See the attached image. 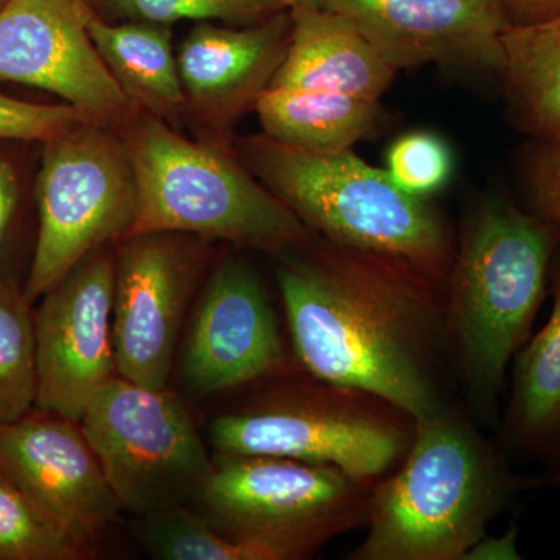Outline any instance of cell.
Here are the masks:
<instances>
[{
	"label": "cell",
	"mask_w": 560,
	"mask_h": 560,
	"mask_svg": "<svg viewBox=\"0 0 560 560\" xmlns=\"http://www.w3.org/2000/svg\"><path fill=\"white\" fill-rule=\"evenodd\" d=\"M280 265L294 353L308 374L366 390L412 419L447 404L445 285L418 265L323 238Z\"/></svg>",
	"instance_id": "6da1fadb"
},
{
	"label": "cell",
	"mask_w": 560,
	"mask_h": 560,
	"mask_svg": "<svg viewBox=\"0 0 560 560\" xmlns=\"http://www.w3.org/2000/svg\"><path fill=\"white\" fill-rule=\"evenodd\" d=\"M541 478L517 474L451 404L415 419L396 470L372 486L363 541L349 560H464L493 518Z\"/></svg>",
	"instance_id": "7a4b0ae2"
},
{
	"label": "cell",
	"mask_w": 560,
	"mask_h": 560,
	"mask_svg": "<svg viewBox=\"0 0 560 560\" xmlns=\"http://www.w3.org/2000/svg\"><path fill=\"white\" fill-rule=\"evenodd\" d=\"M559 243L548 221L501 198L482 202L464 224L445 285V340L451 370L482 418L499 410Z\"/></svg>",
	"instance_id": "3957f363"
},
{
	"label": "cell",
	"mask_w": 560,
	"mask_h": 560,
	"mask_svg": "<svg viewBox=\"0 0 560 560\" xmlns=\"http://www.w3.org/2000/svg\"><path fill=\"white\" fill-rule=\"evenodd\" d=\"M238 158L315 234L353 248L393 254L447 280L456 243L444 217L400 189L388 171L352 150L313 153L253 136Z\"/></svg>",
	"instance_id": "277c9868"
},
{
	"label": "cell",
	"mask_w": 560,
	"mask_h": 560,
	"mask_svg": "<svg viewBox=\"0 0 560 560\" xmlns=\"http://www.w3.org/2000/svg\"><path fill=\"white\" fill-rule=\"evenodd\" d=\"M119 128L138 186L135 219L121 241L172 232L282 253L311 238V230L230 151L191 142L150 114Z\"/></svg>",
	"instance_id": "5b68a950"
},
{
	"label": "cell",
	"mask_w": 560,
	"mask_h": 560,
	"mask_svg": "<svg viewBox=\"0 0 560 560\" xmlns=\"http://www.w3.org/2000/svg\"><path fill=\"white\" fill-rule=\"evenodd\" d=\"M415 419L366 390L315 377V386L289 399L221 416L212 442L224 456H275L337 467L375 482L410 448Z\"/></svg>",
	"instance_id": "8992f818"
},
{
	"label": "cell",
	"mask_w": 560,
	"mask_h": 560,
	"mask_svg": "<svg viewBox=\"0 0 560 560\" xmlns=\"http://www.w3.org/2000/svg\"><path fill=\"white\" fill-rule=\"evenodd\" d=\"M372 486L323 464L224 456L198 501L219 528L268 548L278 560H300L366 526Z\"/></svg>",
	"instance_id": "52a82bcc"
},
{
	"label": "cell",
	"mask_w": 560,
	"mask_h": 560,
	"mask_svg": "<svg viewBox=\"0 0 560 560\" xmlns=\"http://www.w3.org/2000/svg\"><path fill=\"white\" fill-rule=\"evenodd\" d=\"M36 198L38 241L24 289L31 304L131 226L138 186L120 131L88 121L47 140Z\"/></svg>",
	"instance_id": "ba28073f"
},
{
	"label": "cell",
	"mask_w": 560,
	"mask_h": 560,
	"mask_svg": "<svg viewBox=\"0 0 560 560\" xmlns=\"http://www.w3.org/2000/svg\"><path fill=\"white\" fill-rule=\"evenodd\" d=\"M121 510L149 517L200 499L215 470L183 404L110 378L80 420Z\"/></svg>",
	"instance_id": "9c48e42d"
},
{
	"label": "cell",
	"mask_w": 560,
	"mask_h": 560,
	"mask_svg": "<svg viewBox=\"0 0 560 560\" xmlns=\"http://www.w3.org/2000/svg\"><path fill=\"white\" fill-rule=\"evenodd\" d=\"M114 282L116 256L101 248L40 298L33 315L39 411L80 422L114 378Z\"/></svg>",
	"instance_id": "30bf717a"
},
{
	"label": "cell",
	"mask_w": 560,
	"mask_h": 560,
	"mask_svg": "<svg viewBox=\"0 0 560 560\" xmlns=\"http://www.w3.org/2000/svg\"><path fill=\"white\" fill-rule=\"evenodd\" d=\"M94 13L90 0H7L0 9V79L50 92L119 128L140 110L92 43Z\"/></svg>",
	"instance_id": "8fae6325"
},
{
	"label": "cell",
	"mask_w": 560,
	"mask_h": 560,
	"mask_svg": "<svg viewBox=\"0 0 560 560\" xmlns=\"http://www.w3.org/2000/svg\"><path fill=\"white\" fill-rule=\"evenodd\" d=\"M0 475L61 533L88 544L121 510L80 422L39 411L0 425Z\"/></svg>",
	"instance_id": "7c38bea8"
},
{
	"label": "cell",
	"mask_w": 560,
	"mask_h": 560,
	"mask_svg": "<svg viewBox=\"0 0 560 560\" xmlns=\"http://www.w3.org/2000/svg\"><path fill=\"white\" fill-rule=\"evenodd\" d=\"M198 257L172 232L125 238L116 254L117 372L151 389L167 386Z\"/></svg>",
	"instance_id": "4fadbf2b"
},
{
	"label": "cell",
	"mask_w": 560,
	"mask_h": 560,
	"mask_svg": "<svg viewBox=\"0 0 560 560\" xmlns=\"http://www.w3.org/2000/svg\"><path fill=\"white\" fill-rule=\"evenodd\" d=\"M394 70L436 65L495 72L503 68L501 0H326Z\"/></svg>",
	"instance_id": "5bb4252c"
},
{
	"label": "cell",
	"mask_w": 560,
	"mask_h": 560,
	"mask_svg": "<svg viewBox=\"0 0 560 560\" xmlns=\"http://www.w3.org/2000/svg\"><path fill=\"white\" fill-rule=\"evenodd\" d=\"M285 350L256 272L230 259L213 271L191 326L184 378L198 394L234 388L282 370Z\"/></svg>",
	"instance_id": "9a60e30c"
},
{
	"label": "cell",
	"mask_w": 560,
	"mask_h": 560,
	"mask_svg": "<svg viewBox=\"0 0 560 560\" xmlns=\"http://www.w3.org/2000/svg\"><path fill=\"white\" fill-rule=\"evenodd\" d=\"M291 11L249 25L200 22L180 43L178 69L186 105L215 124L256 105L289 49Z\"/></svg>",
	"instance_id": "2e32d148"
},
{
	"label": "cell",
	"mask_w": 560,
	"mask_h": 560,
	"mask_svg": "<svg viewBox=\"0 0 560 560\" xmlns=\"http://www.w3.org/2000/svg\"><path fill=\"white\" fill-rule=\"evenodd\" d=\"M285 58L268 88L330 91L378 102L397 70L346 18L324 9L290 10Z\"/></svg>",
	"instance_id": "e0dca14e"
},
{
	"label": "cell",
	"mask_w": 560,
	"mask_h": 560,
	"mask_svg": "<svg viewBox=\"0 0 560 560\" xmlns=\"http://www.w3.org/2000/svg\"><path fill=\"white\" fill-rule=\"evenodd\" d=\"M550 318L515 353L510 400L499 445L523 456H545L560 434V243L550 270Z\"/></svg>",
	"instance_id": "ac0fdd59"
},
{
	"label": "cell",
	"mask_w": 560,
	"mask_h": 560,
	"mask_svg": "<svg viewBox=\"0 0 560 560\" xmlns=\"http://www.w3.org/2000/svg\"><path fill=\"white\" fill-rule=\"evenodd\" d=\"M88 31L110 75L140 113L172 120L186 108L171 25L113 24L95 11Z\"/></svg>",
	"instance_id": "d6986e66"
},
{
	"label": "cell",
	"mask_w": 560,
	"mask_h": 560,
	"mask_svg": "<svg viewBox=\"0 0 560 560\" xmlns=\"http://www.w3.org/2000/svg\"><path fill=\"white\" fill-rule=\"evenodd\" d=\"M264 135L313 153H340L368 138L378 102L342 92L267 88L256 102Z\"/></svg>",
	"instance_id": "ffe728a7"
},
{
	"label": "cell",
	"mask_w": 560,
	"mask_h": 560,
	"mask_svg": "<svg viewBox=\"0 0 560 560\" xmlns=\"http://www.w3.org/2000/svg\"><path fill=\"white\" fill-rule=\"evenodd\" d=\"M503 79L514 120L540 145L560 149V14L503 33Z\"/></svg>",
	"instance_id": "44dd1931"
},
{
	"label": "cell",
	"mask_w": 560,
	"mask_h": 560,
	"mask_svg": "<svg viewBox=\"0 0 560 560\" xmlns=\"http://www.w3.org/2000/svg\"><path fill=\"white\" fill-rule=\"evenodd\" d=\"M24 291L0 280V425L36 407L35 323Z\"/></svg>",
	"instance_id": "7402d4cb"
},
{
	"label": "cell",
	"mask_w": 560,
	"mask_h": 560,
	"mask_svg": "<svg viewBox=\"0 0 560 560\" xmlns=\"http://www.w3.org/2000/svg\"><path fill=\"white\" fill-rule=\"evenodd\" d=\"M143 539L162 560H278L275 552L241 539L186 508L145 517Z\"/></svg>",
	"instance_id": "603a6c76"
},
{
	"label": "cell",
	"mask_w": 560,
	"mask_h": 560,
	"mask_svg": "<svg viewBox=\"0 0 560 560\" xmlns=\"http://www.w3.org/2000/svg\"><path fill=\"white\" fill-rule=\"evenodd\" d=\"M84 555L86 544L51 525L0 475V560H75Z\"/></svg>",
	"instance_id": "cb8c5ba5"
},
{
	"label": "cell",
	"mask_w": 560,
	"mask_h": 560,
	"mask_svg": "<svg viewBox=\"0 0 560 560\" xmlns=\"http://www.w3.org/2000/svg\"><path fill=\"white\" fill-rule=\"evenodd\" d=\"M114 20L172 25L179 21L256 24L287 9L282 0H95Z\"/></svg>",
	"instance_id": "d4e9b609"
},
{
	"label": "cell",
	"mask_w": 560,
	"mask_h": 560,
	"mask_svg": "<svg viewBox=\"0 0 560 560\" xmlns=\"http://www.w3.org/2000/svg\"><path fill=\"white\" fill-rule=\"evenodd\" d=\"M451 168V153L441 139L429 132H412L390 147L386 171L400 189L422 197L440 189Z\"/></svg>",
	"instance_id": "484cf974"
},
{
	"label": "cell",
	"mask_w": 560,
	"mask_h": 560,
	"mask_svg": "<svg viewBox=\"0 0 560 560\" xmlns=\"http://www.w3.org/2000/svg\"><path fill=\"white\" fill-rule=\"evenodd\" d=\"M97 121L75 106L36 105L0 92V140H47L62 132Z\"/></svg>",
	"instance_id": "4316f807"
},
{
	"label": "cell",
	"mask_w": 560,
	"mask_h": 560,
	"mask_svg": "<svg viewBox=\"0 0 560 560\" xmlns=\"http://www.w3.org/2000/svg\"><path fill=\"white\" fill-rule=\"evenodd\" d=\"M526 184L530 212L548 221L560 234V149L540 145L529 156Z\"/></svg>",
	"instance_id": "83f0119b"
},
{
	"label": "cell",
	"mask_w": 560,
	"mask_h": 560,
	"mask_svg": "<svg viewBox=\"0 0 560 560\" xmlns=\"http://www.w3.org/2000/svg\"><path fill=\"white\" fill-rule=\"evenodd\" d=\"M511 25H526L560 14V0H501Z\"/></svg>",
	"instance_id": "f1b7e54d"
},
{
	"label": "cell",
	"mask_w": 560,
	"mask_h": 560,
	"mask_svg": "<svg viewBox=\"0 0 560 560\" xmlns=\"http://www.w3.org/2000/svg\"><path fill=\"white\" fill-rule=\"evenodd\" d=\"M20 198V184L16 173L9 162L0 161V246L5 241L14 210Z\"/></svg>",
	"instance_id": "f546056e"
},
{
	"label": "cell",
	"mask_w": 560,
	"mask_h": 560,
	"mask_svg": "<svg viewBox=\"0 0 560 560\" xmlns=\"http://www.w3.org/2000/svg\"><path fill=\"white\" fill-rule=\"evenodd\" d=\"M490 560V559H521L517 547H515V528L501 537L485 536L469 552L464 560Z\"/></svg>",
	"instance_id": "4dcf8cb0"
},
{
	"label": "cell",
	"mask_w": 560,
	"mask_h": 560,
	"mask_svg": "<svg viewBox=\"0 0 560 560\" xmlns=\"http://www.w3.org/2000/svg\"><path fill=\"white\" fill-rule=\"evenodd\" d=\"M545 458H547V470L541 480L555 488H560V434Z\"/></svg>",
	"instance_id": "1f68e13d"
},
{
	"label": "cell",
	"mask_w": 560,
	"mask_h": 560,
	"mask_svg": "<svg viewBox=\"0 0 560 560\" xmlns=\"http://www.w3.org/2000/svg\"><path fill=\"white\" fill-rule=\"evenodd\" d=\"M285 3L287 9L300 10V9H320L324 7L326 0H282Z\"/></svg>",
	"instance_id": "d6a6232c"
},
{
	"label": "cell",
	"mask_w": 560,
	"mask_h": 560,
	"mask_svg": "<svg viewBox=\"0 0 560 560\" xmlns=\"http://www.w3.org/2000/svg\"><path fill=\"white\" fill-rule=\"evenodd\" d=\"M5 2H7V0H0V9H2L3 3H5Z\"/></svg>",
	"instance_id": "836d02e7"
}]
</instances>
